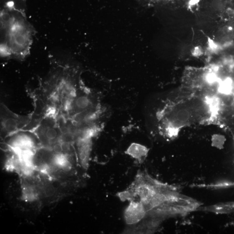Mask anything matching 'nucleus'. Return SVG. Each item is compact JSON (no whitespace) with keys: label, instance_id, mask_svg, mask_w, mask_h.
<instances>
[{"label":"nucleus","instance_id":"obj_1","mask_svg":"<svg viewBox=\"0 0 234 234\" xmlns=\"http://www.w3.org/2000/svg\"><path fill=\"white\" fill-rule=\"evenodd\" d=\"M121 199L141 202L147 214L157 222L163 219L183 216L196 211L201 205L183 194L173 186L163 183L145 173L138 174L126 191L120 193Z\"/></svg>","mask_w":234,"mask_h":234},{"label":"nucleus","instance_id":"obj_2","mask_svg":"<svg viewBox=\"0 0 234 234\" xmlns=\"http://www.w3.org/2000/svg\"><path fill=\"white\" fill-rule=\"evenodd\" d=\"M1 33L2 57L22 60L29 55L35 29L22 12L3 10L1 14Z\"/></svg>","mask_w":234,"mask_h":234},{"label":"nucleus","instance_id":"obj_3","mask_svg":"<svg viewBox=\"0 0 234 234\" xmlns=\"http://www.w3.org/2000/svg\"><path fill=\"white\" fill-rule=\"evenodd\" d=\"M30 119V116L17 115L4 105L1 106V131L6 137L22 130L29 123Z\"/></svg>","mask_w":234,"mask_h":234},{"label":"nucleus","instance_id":"obj_4","mask_svg":"<svg viewBox=\"0 0 234 234\" xmlns=\"http://www.w3.org/2000/svg\"><path fill=\"white\" fill-rule=\"evenodd\" d=\"M147 214L144 205L141 202L130 201L124 212V217L128 225L136 224Z\"/></svg>","mask_w":234,"mask_h":234},{"label":"nucleus","instance_id":"obj_5","mask_svg":"<svg viewBox=\"0 0 234 234\" xmlns=\"http://www.w3.org/2000/svg\"><path fill=\"white\" fill-rule=\"evenodd\" d=\"M196 211L212 212L215 214H223L234 212V203H220L214 205L201 206Z\"/></svg>","mask_w":234,"mask_h":234},{"label":"nucleus","instance_id":"obj_6","mask_svg":"<svg viewBox=\"0 0 234 234\" xmlns=\"http://www.w3.org/2000/svg\"><path fill=\"white\" fill-rule=\"evenodd\" d=\"M148 152V150L145 146L133 144L128 148L127 153L141 163L145 161Z\"/></svg>","mask_w":234,"mask_h":234},{"label":"nucleus","instance_id":"obj_7","mask_svg":"<svg viewBox=\"0 0 234 234\" xmlns=\"http://www.w3.org/2000/svg\"><path fill=\"white\" fill-rule=\"evenodd\" d=\"M22 198L26 202H33L38 198L37 188L33 185L25 184L22 187Z\"/></svg>","mask_w":234,"mask_h":234},{"label":"nucleus","instance_id":"obj_8","mask_svg":"<svg viewBox=\"0 0 234 234\" xmlns=\"http://www.w3.org/2000/svg\"><path fill=\"white\" fill-rule=\"evenodd\" d=\"M147 2L153 3H174L181 4L188 8L193 7L196 5L200 0H144Z\"/></svg>","mask_w":234,"mask_h":234}]
</instances>
